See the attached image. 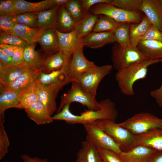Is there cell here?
I'll return each mask as SVG.
<instances>
[{
    "label": "cell",
    "instance_id": "6da1fadb",
    "mask_svg": "<svg viewBox=\"0 0 162 162\" xmlns=\"http://www.w3.org/2000/svg\"><path fill=\"white\" fill-rule=\"evenodd\" d=\"M100 102L101 107L100 109L96 110H86L79 115L73 114L70 110V104H66L59 112L52 116V118L54 121L63 120L69 124L83 125L103 119L115 122L118 111L114 103L108 98L102 100Z\"/></svg>",
    "mask_w": 162,
    "mask_h": 162
},
{
    "label": "cell",
    "instance_id": "7a4b0ae2",
    "mask_svg": "<svg viewBox=\"0 0 162 162\" xmlns=\"http://www.w3.org/2000/svg\"><path fill=\"white\" fill-rule=\"evenodd\" d=\"M161 62L162 59H146L117 71L116 80L121 92L126 95H134V83L146 77L149 66Z\"/></svg>",
    "mask_w": 162,
    "mask_h": 162
},
{
    "label": "cell",
    "instance_id": "3957f363",
    "mask_svg": "<svg viewBox=\"0 0 162 162\" xmlns=\"http://www.w3.org/2000/svg\"><path fill=\"white\" fill-rule=\"evenodd\" d=\"M111 51L112 67L117 71L148 59L137 47H133L130 45L123 46L115 42Z\"/></svg>",
    "mask_w": 162,
    "mask_h": 162
},
{
    "label": "cell",
    "instance_id": "277c9868",
    "mask_svg": "<svg viewBox=\"0 0 162 162\" xmlns=\"http://www.w3.org/2000/svg\"><path fill=\"white\" fill-rule=\"evenodd\" d=\"M118 124L134 135L142 134L155 129H162V119L148 112L136 114Z\"/></svg>",
    "mask_w": 162,
    "mask_h": 162
},
{
    "label": "cell",
    "instance_id": "5b68a950",
    "mask_svg": "<svg viewBox=\"0 0 162 162\" xmlns=\"http://www.w3.org/2000/svg\"><path fill=\"white\" fill-rule=\"evenodd\" d=\"M94 123L112 139L122 151H127L134 146V135L118 123L109 119L98 120Z\"/></svg>",
    "mask_w": 162,
    "mask_h": 162
},
{
    "label": "cell",
    "instance_id": "8992f818",
    "mask_svg": "<svg viewBox=\"0 0 162 162\" xmlns=\"http://www.w3.org/2000/svg\"><path fill=\"white\" fill-rule=\"evenodd\" d=\"M71 83L70 89L61 96L56 113L59 112L66 104L74 102L86 106L89 110H96L101 108V104L100 102L96 100V97L84 91L77 82L73 81Z\"/></svg>",
    "mask_w": 162,
    "mask_h": 162
},
{
    "label": "cell",
    "instance_id": "52a82bcc",
    "mask_svg": "<svg viewBox=\"0 0 162 162\" xmlns=\"http://www.w3.org/2000/svg\"><path fill=\"white\" fill-rule=\"evenodd\" d=\"M112 67L108 64L98 66L94 69L78 74L73 81L77 82L84 91L96 97L99 83L104 77L110 74Z\"/></svg>",
    "mask_w": 162,
    "mask_h": 162
},
{
    "label": "cell",
    "instance_id": "ba28073f",
    "mask_svg": "<svg viewBox=\"0 0 162 162\" xmlns=\"http://www.w3.org/2000/svg\"><path fill=\"white\" fill-rule=\"evenodd\" d=\"M91 13L106 16L119 23H137L140 22L142 19L139 12L129 11L111 4L105 3L94 5L91 9Z\"/></svg>",
    "mask_w": 162,
    "mask_h": 162
},
{
    "label": "cell",
    "instance_id": "9c48e42d",
    "mask_svg": "<svg viewBox=\"0 0 162 162\" xmlns=\"http://www.w3.org/2000/svg\"><path fill=\"white\" fill-rule=\"evenodd\" d=\"M83 125L87 133L86 140L97 147L109 150L118 154L121 152L118 145L94 122Z\"/></svg>",
    "mask_w": 162,
    "mask_h": 162
},
{
    "label": "cell",
    "instance_id": "30bf717a",
    "mask_svg": "<svg viewBox=\"0 0 162 162\" xmlns=\"http://www.w3.org/2000/svg\"><path fill=\"white\" fill-rule=\"evenodd\" d=\"M82 44L74 50L69 64L67 74V84L73 81L78 74L96 68L98 66L88 60L83 52Z\"/></svg>",
    "mask_w": 162,
    "mask_h": 162
},
{
    "label": "cell",
    "instance_id": "8fae6325",
    "mask_svg": "<svg viewBox=\"0 0 162 162\" xmlns=\"http://www.w3.org/2000/svg\"><path fill=\"white\" fill-rule=\"evenodd\" d=\"M33 87L38 101L43 104L52 116L57 110L56 98L62 88L55 85H44L37 82Z\"/></svg>",
    "mask_w": 162,
    "mask_h": 162
},
{
    "label": "cell",
    "instance_id": "7c38bea8",
    "mask_svg": "<svg viewBox=\"0 0 162 162\" xmlns=\"http://www.w3.org/2000/svg\"><path fill=\"white\" fill-rule=\"evenodd\" d=\"M157 150L141 145L135 146L119 154L123 162H150Z\"/></svg>",
    "mask_w": 162,
    "mask_h": 162
},
{
    "label": "cell",
    "instance_id": "4fadbf2b",
    "mask_svg": "<svg viewBox=\"0 0 162 162\" xmlns=\"http://www.w3.org/2000/svg\"><path fill=\"white\" fill-rule=\"evenodd\" d=\"M42 71V68L37 70L28 69L7 86L2 88L19 93L33 86Z\"/></svg>",
    "mask_w": 162,
    "mask_h": 162
},
{
    "label": "cell",
    "instance_id": "5bb4252c",
    "mask_svg": "<svg viewBox=\"0 0 162 162\" xmlns=\"http://www.w3.org/2000/svg\"><path fill=\"white\" fill-rule=\"evenodd\" d=\"M57 5L54 0H45L31 2L24 0H15L13 15L26 12H39Z\"/></svg>",
    "mask_w": 162,
    "mask_h": 162
},
{
    "label": "cell",
    "instance_id": "9a60e30c",
    "mask_svg": "<svg viewBox=\"0 0 162 162\" xmlns=\"http://www.w3.org/2000/svg\"><path fill=\"white\" fill-rule=\"evenodd\" d=\"M141 11L162 32V4L160 0H142Z\"/></svg>",
    "mask_w": 162,
    "mask_h": 162
},
{
    "label": "cell",
    "instance_id": "2e32d148",
    "mask_svg": "<svg viewBox=\"0 0 162 162\" xmlns=\"http://www.w3.org/2000/svg\"><path fill=\"white\" fill-rule=\"evenodd\" d=\"M134 136V146L141 145L157 151L162 150V129H154Z\"/></svg>",
    "mask_w": 162,
    "mask_h": 162
},
{
    "label": "cell",
    "instance_id": "e0dca14e",
    "mask_svg": "<svg viewBox=\"0 0 162 162\" xmlns=\"http://www.w3.org/2000/svg\"><path fill=\"white\" fill-rule=\"evenodd\" d=\"M81 41L83 46L97 49L115 42V40L113 31L93 32L81 39Z\"/></svg>",
    "mask_w": 162,
    "mask_h": 162
},
{
    "label": "cell",
    "instance_id": "ac0fdd59",
    "mask_svg": "<svg viewBox=\"0 0 162 162\" xmlns=\"http://www.w3.org/2000/svg\"><path fill=\"white\" fill-rule=\"evenodd\" d=\"M70 62L59 70L49 73L41 71L36 82L44 85H55L62 88L67 84V74Z\"/></svg>",
    "mask_w": 162,
    "mask_h": 162
},
{
    "label": "cell",
    "instance_id": "d6986e66",
    "mask_svg": "<svg viewBox=\"0 0 162 162\" xmlns=\"http://www.w3.org/2000/svg\"><path fill=\"white\" fill-rule=\"evenodd\" d=\"M44 31L38 28H33L17 24L9 33L20 38L31 45L38 42Z\"/></svg>",
    "mask_w": 162,
    "mask_h": 162
},
{
    "label": "cell",
    "instance_id": "ffe728a7",
    "mask_svg": "<svg viewBox=\"0 0 162 162\" xmlns=\"http://www.w3.org/2000/svg\"><path fill=\"white\" fill-rule=\"evenodd\" d=\"M45 58L60 50L58 36L55 28L44 30L38 40Z\"/></svg>",
    "mask_w": 162,
    "mask_h": 162
},
{
    "label": "cell",
    "instance_id": "44dd1931",
    "mask_svg": "<svg viewBox=\"0 0 162 162\" xmlns=\"http://www.w3.org/2000/svg\"><path fill=\"white\" fill-rule=\"evenodd\" d=\"M55 29L58 36L60 50L67 56L71 57L75 49L81 44V39L77 38L74 30L63 33Z\"/></svg>",
    "mask_w": 162,
    "mask_h": 162
},
{
    "label": "cell",
    "instance_id": "7402d4cb",
    "mask_svg": "<svg viewBox=\"0 0 162 162\" xmlns=\"http://www.w3.org/2000/svg\"><path fill=\"white\" fill-rule=\"evenodd\" d=\"M28 118L37 125L50 123L54 120L43 104L38 101L24 109Z\"/></svg>",
    "mask_w": 162,
    "mask_h": 162
},
{
    "label": "cell",
    "instance_id": "603a6c76",
    "mask_svg": "<svg viewBox=\"0 0 162 162\" xmlns=\"http://www.w3.org/2000/svg\"><path fill=\"white\" fill-rule=\"evenodd\" d=\"M28 69L22 64L6 66L0 63V88L7 86Z\"/></svg>",
    "mask_w": 162,
    "mask_h": 162
},
{
    "label": "cell",
    "instance_id": "cb8c5ba5",
    "mask_svg": "<svg viewBox=\"0 0 162 162\" xmlns=\"http://www.w3.org/2000/svg\"><path fill=\"white\" fill-rule=\"evenodd\" d=\"M71 56H67L60 50L45 58L42 71L49 73L60 70L70 62Z\"/></svg>",
    "mask_w": 162,
    "mask_h": 162
},
{
    "label": "cell",
    "instance_id": "d4e9b609",
    "mask_svg": "<svg viewBox=\"0 0 162 162\" xmlns=\"http://www.w3.org/2000/svg\"><path fill=\"white\" fill-rule=\"evenodd\" d=\"M137 47L147 59H162V42L141 40Z\"/></svg>",
    "mask_w": 162,
    "mask_h": 162
},
{
    "label": "cell",
    "instance_id": "484cf974",
    "mask_svg": "<svg viewBox=\"0 0 162 162\" xmlns=\"http://www.w3.org/2000/svg\"><path fill=\"white\" fill-rule=\"evenodd\" d=\"M45 58L35 49V44L29 45L24 49L23 61L21 64L34 70L42 68Z\"/></svg>",
    "mask_w": 162,
    "mask_h": 162
},
{
    "label": "cell",
    "instance_id": "4316f807",
    "mask_svg": "<svg viewBox=\"0 0 162 162\" xmlns=\"http://www.w3.org/2000/svg\"><path fill=\"white\" fill-rule=\"evenodd\" d=\"M76 162H102L98 148L91 142L86 140L81 143Z\"/></svg>",
    "mask_w": 162,
    "mask_h": 162
},
{
    "label": "cell",
    "instance_id": "83f0119b",
    "mask_svg": "<svg viewBox=\"0 0 162 162\" xmlns=\"http://www.w3.org/2000/svg\"><path fill=\"white\" fill-rule=\"evenodd\" d=\"M99 16L89 12L83 19L76 23L74 31L78 38L81 39L93 32Z\"/></svg>",
    "mask_w": 162,
    "mask_h": 162
},
{
    "label": "cell",
    "instance_id": "f1b7e54d",
    "mask_svg": "<svg viewBox=\"0 0 162 162\" xmlns=\"http://www.w3.org/2000/svg\"><path fill=\"white\" fill-rule=\"evenodd\" d=\"M152 24L146 16L142 18L140 22L131 23L130 44L136 47Z\"/></svg>",
    "mask_w": 162,
    "mask_h": 162
},
{
    "label": "cell",
    "instance_id": "f546056e",
    "mask_svg": "<svg viewBox=\"0 0 162 162\" xmlns=\"http://www.w3.org/2000/svg\"><path fill=\"white\" fill-rule=\"evenodd\" d=\"M59 7L57 6L45 11L38 12V28L44 30L55 28Z\"/></svg>",
    "mask_w": 162,
    "mask_h": 162
},
{
    "label": "cell",
    "instance_id": "4dcf8cb0",
    "mask_svg": "<svg viewBox=\"0 0 162 162\" xmlns=\"http://www.w3.org/2000/svg\"><path fill=\"white\" fill-rule=\"evenodd\" d=\"M64 5L59 7L55 28L62 32L67 33L74 30L76 22L70 15Z\"/></svg>",
    "mask_w": 162,
    "mask_h": 162
},
{
    "label": "cell",
    "instance_id": "1f68e13d",
    "mask_svg": "<svg viewBox=\"0 0 162 162\" xmlns=\"http://www.w3.org/2000/svg\"><path fill=\"white\" fill-rule=\"evenodd\" d=\"M19 93L0 88V114H4L5 111L8 109L16 108L19 104Z\"/></svg>",
    "mask_w": 162,
    "mask_h": 162
},
{
    "label": "cell",
    "instance_id": "d6a6232c",
    "mask_svg": "<svg viewBox=\"0 0 162 162\" xmlns=\"http://www.w3.org/2000/svg\"><path fill=\"white\" fill-rule=\"evenodd\" d=\"M131 23L120 22L113 31L115 42L123 46L130 44V28Z\"/></svg>",
    "mask_w": 162,
    "mask_h": 162
},
{
    "label": "cell",
    "instance_id": "836d02e7",
    "mask_svg": "<svg viewBox=\"0 0 162 162\" xmlns=\"http://www.w3.org/2000/svg\"><path fill=\"white\" fill-rule=\"evenodd\" d=\"M33 86L19 93L18 96L19 104L16 108L25 109L38 101Z\"/></svg>",
    "mask_w": 162,
    "mask_h": 162
},
{
    "label": "cell",
    "instance_id": "e575fe53",
    "mask_svg": "<svg viewBox=\"0 0 162 162\" xmlns=\"http://www.w3.org/2000/svg\"><path fill=\"white\" fill-rule=\"evenodd\" d=\"M64 5L76 23L83 19L88 13H86L84 10L81 0H69Z\"/></svg>",
    "mask_w": 162,
    "mask_h": 162
},
{
    "label": "cell",
    "instance_id": "d590c367",
    "mask_svg": "<svg viewBox=\"0 0 162 162\" xmlns=\"http://www.w3.org/2000/svg\"><path fill=\"white\" fill-rule=\"evenodd\" d=\"M113 19L104 15H100L93 32L113 31L119 24Z\"/></svg>",
    "mask_w": 162,
    "mask_h": 162
},
{
    "label": "cell",
    "instance_id": "8d00e7d4",
    "mask_svg": "<svg viewBox=\"0 0 162 162\" xmlns=\"http://www.w3.org/2000/svg\"><path fill=\"white\" fill-rule=\"evenodd\" d=\"M4 114H0V160L9 153L10 141L4 126Z\"/></svg>",
    "mask_w": 162,
    "mask_h": 162
},
{
    "label": "cell",
    "instance_id": "74e56055",
    "mask_svg": "<svg viewBox=\"0 0 162 162\" xmlns=\"http://www.w3.org/2000/svg\"><path fill=\"white\" fill-rule=\"evenodd\" d=\"M142 0H112L111 4L130 12H139Z\"/></svg>",
    "mask_w": 162,
    "mask_h": 162
},
{
    "label": "cell",
    "instance_id": "f35d334b",
    "mask_svg": "<svg viewBox=\"0 0 162 162\" xmlns=\"http://www.w3.org/2000/svg\"><path fill=\"white\" fill-rule=\"evenodd\" d=\"M0 44H9L25 49L29 45L20 38L0 31Z\"/></svg>",
    "mask_w": 162,
    "mask_h": 162
},
{
    "label": "cell",
    "instance_id": "ab89813d",
    "mask_svg": "<svg viewBox=\"0 0 162 162\" xmlns=\"http://www.w3.org/2000/svg\"><path fill=\"white\" fill-rule=\"evenodd\" d=\"M38 12H26L15 15L17 24L24 25L33 28H37Z\"/></svg>",
    "mask_w": 162,
    "mask_h": 162
},
{
    "label": "cell",
    "instance_id": "60d3db41",
    "mask_svg": "<svg viewBox=\"0 0 162 162\" xmlns=\"http://www.w3.org/2000/svg\"><path fill=\"white\" fill-rule=\"evenodd\" d=\"M104 162H123L119 154L109 150L97 147Z\"/></svg>",
    "mask_w": 162,
    "mask_h": 162
},
{
    "label": "cell",
    "instance_id": "b9f144b4",
    "mask_svg": "<svg viewBox=\"0 0 162 162\" xmlns=\"http://www.w3.org/2000/svg\"><path fill=\"white\" fill-rule=\"evenodd\" d=\"M17 24L15 15L0 16V31L9 33Z\"/></svg>",
    "mask_w": 162,
    "mask_h": 162
},
{
    "label": "cell",
    "instance_id": "7bdbcfd3",
    "mask_svg": "<svg viewBox=\"0 0 162 162\" xmlns=\"http://www.w3.org/2000/svg\"><path fill=\"white\" fill-rule=\"evenodd\" d=\"M155 40L162 42V32L152 24L141 40Z\"/></svg>",
    "mask_w": 162,
    "mask_h": 162
},
{
    "label": "cell",
    "instance_id": "ee69618b",
    "mask_svg": "<svg viewBox=\"0 0 162 162\" xmlns=\"http://www.w3.org/2000/svg\"><path fill=\"white\" fill-rule=\"evenodd\" d=\"M15 0H0V16L12 15Z\"/></svg>",
    "mask_w": 162,
    "mask_h": 162
},
{
    "label": "cell",
    "instance_id": "f6af8a7d",
    "mask_svg": "<svg viewBox=\"0 0 162 162\" xmlns=\"http://www.w3.org/2000/svg\"><path fill=\"white\" fill-rule=\"evenodd\" d=\"M112 0H81L83 8L86 13H88L91 7L97 4L105 3L111 4Z\"/></svg>",
    "mask_w": 162,
    "mask_h": 162
},
{
    "label": "cell",
    "instance_id": "bcb514c9",
    "mask_svg": "<svg viewBox=\"0 0 162 162\" xmlns=\"http://www.w3.org/2000/svg\"><path fill=\"white\" fill-rule=\"evenodd\" d=\"M24 49L17 47L14 50L12 58L16 65L21 64L23 61Z\"/></svg>",
    "mask_w": 162,
    "mask_h": 162
},
{
    "label": "cell",
    "instance_id": "7dc6e473",
    "mask_svg": "<svg viewBox=\"0 0 162 162\" xmlns=\"http://www.w3.org/2000/svg\"><path fill=\"white\" fill-rule=\"evenodd\" d=\"M150 95L155 100L158 106L162 107V83L159 88L151 91Z\"/></svg>",
    "mask_w": 162,
    "mask_h": 162
},
{
    "label": "cell",
    "instance_id": "c3c4849f",
    "mask_svg": "<svg viewBox=\"0 0 162 162\" xmlns=\"http://www.w3.org/2000/svg\"><path fill=\"white\" fill-rule=\"evenodd\" d=\"M0 63L6 66L16 65L13 62L12 57L5 55L1 49H0Z\"/></svg>",
    "mask_w": 162,
    "mask_h": 162
},
{
    "label": "cell",
    "instance_id": "681fc988",
    "mask_svg": "<svg viewBox=\"0 0 162 162\" xmlns=\"http://www.w3.org/2000/svg\"><path fill=\"white\" fill-rule=\"evenodd\" d=\"M17 46L9 44H0V49L6 55L12 57L14 51Z\"/></svg>",
    "mask_w": 162,
    "mask_h": 162
},
{
    "label": "cell",
    "instance_id": "f907efd6",
    "mask_svg": "<svg viewBox=\"0 0 162 162\" xmlns=\"http://www.w3.org/2000/svg\"><path fill=\"white\" fill-rule=\"evenodd\" d=\"M20 157L23 161L25 162H49L46 158H41L36 157H32L27 154L22 155Z\"/></svg>",
    "mask_w": 162,
    "mask_h": 162
},
{
    "label": "cell",
    "instance_id": "816d5d0a",
    "mask_svg": "<svg viewBox=\"0 0 162 162\" xmlns=\"http://www.w3.org/2000/svg\"><path fill=\"white\" fill-rule=\"evenodd\" d=\"M150 162H162V150L156 151L152 155Z\"/></svg>",
    "mask_w": 162,
    "mask_h": 162
},
{
    "label": "cell",
    "instance_id": "f5cc1de1",
    "mask_svg": "<svg viewBox=\"0 0 162 162\" xmlns=\"http://www.w3.org/2000/svg\"><path fill=\"white\" fill-rule=\"evenodd\" d=\"M160 2H161V3L162 4V0H160Z\"/></svg>",
    "mask_w": 162,
    "mask_h": 162
},
{
    "label": "cell",
    "instance_id": "db71d44e",
    "mask_svg": "<svg viewBox=\"0 0 162 162\" xmlns=\"http://www.w3.org/2000/svg\"><path fill=\"white\" fill-rule=\"evenodd\" d=\"M7 162L6 161H3V162Z\"/></svg>",
    "mask_w": 162,
    "mask_h": 162
},
{
    "label": "cell",
    "instance_id": "11a10c76",
    "mask_svg": "<svg viewBox=\"0 0 162 162\" xmlns=\"http://www.w3.org/2000/svg\"><path fill=\"white\" fill-rule=\"evenodd\" d=\"M102 162H103V161H102Z\"/></svg>",
    "mask_w": 162,
    "mask_h": 162
},
{
    "label": "cell",
    "instance_id": "9f6ffc18",
    "mask_svg": "<svg viewBox=\"0 0 162 162\" xmlns=\"http://www.w3.org/2000/svg\"></svg>",
    "mask_w": 162,
    "mask_h": 162
}]
</instances>
